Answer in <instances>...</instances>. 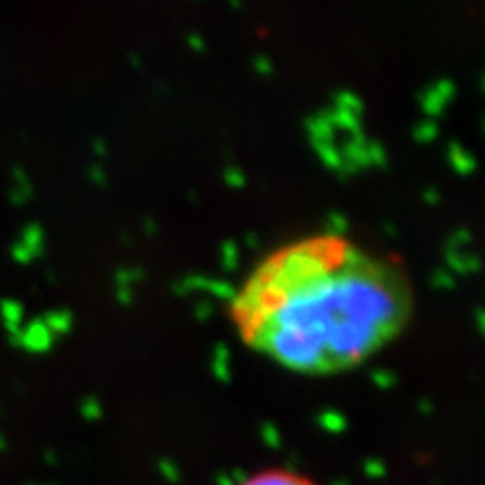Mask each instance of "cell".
I'll list each match as a JSON object with an SVG mask.
<instances>
[{"label": "cell", "mask_w": 485, "mask_h": 485, "mask_svg": "<svg viewBox=\"0 0 485 485\" xmlns=\"http://www.w3.org/2000/svg\"><path fill=\"white\" fill-rule=\"evenodd\" d=\"M43 241H45V237H43L39 225H29V229L22 233V243H27V249H22L20 245H15V249H13L15 259L20 263L31 261L33 257H37L43 251Z\"/></svg>", "instance_id": "3957f363"}, {"label": "cell", "mask_w": 485, "mask_h": 485, "mask_svg": "<svg viewBox=\"0 0 485 485\" xmlns=\"http://www.w3.org/2000/svg\"><path fill=\"white\" fill-rule=\"evenodd\" d=\"M239 485H320L310 475L288 467H267L247 475Z\"/></svg>", "instance_id": "7a4b0ae2"}, {"label": "cell", "mask_w": 485, "mask_h": 485, "mask_svg": "<svg viewBox=\"0 0 485 485\" xmlns=\"http://www.w3.org/2000/svg\"><path fill=\"white\" fill-rule=\"evenodd\" d=\"M20 315H22V310H20L19 304H15V301H4L2 304V318H4V322H6V326L10 330L19 328Z\"/></svg>", "instance_id": "8992f818"}, {"label": "cell", "mask_w": 485, "mask_h": 485, "mask_svg": "<svg viewBox=\"0 0 485 485\" xmlns=\"http://www.w3.org/2000/svg\"><path fill=\"white\" fill-rule=\"evenodd\" d=\"M45 324H47V328L51 330V334H55V331L63 334V331H67L71 328L73 315H71V311L67 310L49 311V313L45 315Z\"/></svg>", "instance_id": "5b68a950"}, {"label": "cell", "mask_w": 485, "mask_h": 485, "mask_svg": "<svg viewBox=\"0 0 485 485\" xmlns=\"http://www.w3.org/2000/svg\"><path fill=\"white\" fill-rule=\"evenodd\" d=\"M53 342V334L47 328L45 322H35L33 326H29V330L22 334V340H19L20 346H24L31 352H45Z\"/></svg>", "instance_id": "277c9868"}, {"label": "cell", "mask_w": 485, "mask_h": 485, "mask_svg": "<svg viewBox=\"0 0 485 485\" xmlns=\"http://www.w3.org/2000/svg\"><path fill=\"white\" fill-rule=\"evenodd\" d=\"M231 320L253 350L297 372L360 364L412 311L408 279L344 234L297 239L265 255L231 299Z\"/></svg>", "instance_id": "6da1fadb"}]
</instances>
